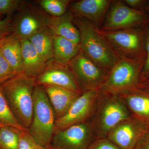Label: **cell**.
I'll list each match as a JSON object with an SVG mask.
<instances>
[{"mask_svg":"<svg viewBox=\"0 0 149 149\" xmlns=\"http://www.w3.org/2000/svg\"><path fill=\"white\" fill-rule=\"evenodd\" d=\"M72 21L80 33V50L98 66L109 72L121 56L91 22L74 16Z\"/></svg>","mask_w":149,"mask_h":149,"instance_id":"6da1fadb","label":"cell"},{"mask_svg":"<svg viewBox=\"0 0 149 149\" xmlns=\"http://www.w3.org/2000/svg\"><path fill=\"white\" fill-rule=\"evenodd\" d=\"M0 85L15 117L28 130L33 115V94L37 85L36 77L20 73Z\"/></svg>","mask_w":149,"mask_h":149,"instance_id":"7a4b0ae2","label":"cell"},{"mask_svg":"<svg viewBox=\"0 0 149 149\" xmlns=\"http://www.w3.org/2000/svg\"><path fill=\"white\" fill-rule=\"evenodd\" d=\"M131 116L119 96L100 90L95 110L91 121L95 139L106 138L113 127Z\"/></svg>","mask_w":149,"mask_h":149,"instance_id":"3957f363","label":"cell"},{"mask_svg":"<svg viewBox=\"0 0 149 149\" xmlns=\"http://www.w3.org/2000/svg\"><path fill=\"white\" fill-rule=\"evenodd\" d=\"M33 101V115L28 131L37 143L46 149H49L56 119L52 107L41 85L35 87Z\"/></svg>","mask_w":149,"mask_h":149,"instance_id":"277c9868","label":"cell"},{"mask_svg":"<svg viewBox=\"0 0 149 149\" xmlns=\"http://www.w3.org/2000/svg\"><path fill=\"white\" fill-rule=\"evenodd\" d=\"M144 61L121 56L109 72L102 91L119 95L141 88Z\"/></svg>","mask_w":149,"mask_h":149,"instance_id":"5b68a950","label":"cell"},{"mask_svg":"<svg viewBox=\"0 0 149 149\" xmlns=\"http://www.w3.org/2000/svg\"><path fill=\"white\" fill-rule=\"evenodd\" d=\"M146 25L111 31L99 29V31L121 56L145 62L146 57Z\"/></svg>","mask_w":149,"mask_h":149,"instance_id":"8992f818","label":"cell"},{"mask_svg":"<svg viewBox=\"0 0 149 149\" xmlns=\"http://www.w3.org/2000/svg\"><path fill=\"white\" fill-rule=\"evenodd\" d=\"M68 67L83 93L101 90L109 72L97 65L80 50Z\"/></svg>","mask_w":149,"mask_h":149,"instance_id":"52a82bcc","label":"cell"},{"mask_svg":"<svg viewBox=\"0 0 149 149\" xmlns=\"http://www.w3.org/2000/svg\"><path fill=\"white\" fill-rule=\"evenodd\" d=\"M149 22V16L143 10L129 7L123 1H111L100 29L111 31L143 27Z\"/></svg>","mask_w":149,"mask_h":149,"instance_id":"ba28073f","label":"cell"},{"mask_svg":"<svg viewBox=\"0 0 149 149\" xmlns=\"http://www.w3.org/2000/svg\"><path fill=\"white\" fill-rule=\"evenodd\" d=\"M100 91L83 92L66 113L56 120L54 133L72 125L89 121L95 110Z\"/></svg>","mask_w":149,"mask_h":149,"instance_id":"9c48e42d","label":"cell"},{"mask_svg":"<svg viewBox=\"0 0 149 149\" xmlns=\"http://www.w3.org/2000/svg\"><path fill=\"white\" fill-rule=\"evenodd\" d=\"M94 139L93 127L89 120L55 132L49 148L88 149Z\"/></svg>","mask_w":149,"mask_h":149,"instance_id":"30bf717a","label":"cell"},{"mask_svg":"<svg viewBox=\"0 0 149 149\" xmlns=\"http://www.w3.org/2000/svg\"><path fill=\"white\" fill-rule=\"evenodd\" d=\"M149 128L146 123L131 115L113 127L106 138L121 149H134Z\"/></svg>","mask_w":149,"mask_h":149,"instance_id":"8fae6325","label":"cell"},{"mask_svg":"<svg viewBox=\"0 0 149 149\" xmlns=\"http://www.w3.org/2000/svg\"><path fill=\"white\" fill-rule=\"evenodd\" d=\"M37 85H51L83 93L68 66L56 64L52 61L46 69L36 77Z\"/></svg>","mask_w":149,"mask_h":149,"instance_id":"7c38bea8","label":"cell"},{"mask_svg":"<svg viewBox=\"0 0 149 149\" xmlns=\"http://www.w3.org/2000/svg\"><path fill=\"white\" fill-rule=\"evenodd\" d=\"M111 1L81 0L71 2L68 10L74 17L88 19L100 29Z\"/></svg>","mask_w":149,"mask_h":149,"instance_id":"4fadbf2b","label":"cell"},{"mask_svg":"<svg viewBox=\"0 0 149 149\" xmlns=\"http://www.w3.org/2000/svg\"><path fill=\"white\" fill-rule=\"evenodd\" d=\"M118 96L131 115L149 126V91L140 88Z\"/></svg>","mask_w":149,"mask_h":149,"instance_id":"5bb4252c","label":"cell"},{"mask_svg":"<svg viewBox=\"0 0 149 149\" xmlns=\"http://www.w3.org/2000/svg\"><path fill=\"white\" fill-rule=\"evenodd\" d=\"M48 17L32 11L22 14L13 22V32L20 39H28L47 28Z\"/></svg>","mask_w":149,"mask_h":149,"instance_id":"9a60e30c","label":"cell"},{"mask_svg":"<svg viewBox=\"0 0 149 149\" xmlns=\"http://www.w3.org/2000/svg\"><path fill=\"white\" fill-rule=\"evenodd\" d=\"M52 107L56 120L64 115L82 93L51 85L42 86Z\"/></svg>","mask_w":149,"mask_h":149,"instance_id":"2e32d148","label":"cell"},{"mask_svg":"<svg viewBox=\"0 0 149 149\" xmlns=\"http://www.w3.org/2000/svg\"><path fill=\"white\" fill-rule=\"evenodd\" d=\"M73 16L68 10L60 17H48L47 27L54 36L63 37L79 45V30L73 23Z\"/></svg>","mask_w":149,"mask_h":149,"instance_id":"e0dca14e","label":"cell"},{"mask_svg":"<svg viewBox=\"0 0 149 149\" xmlns=\"http://www.w3.org/2000/svg\"><path fill=\"white\" fill-rule=\"evenodd\" d=\"M0 51L17 74L23 73L21 41L14 33L13 32L2 40Z\"/></svg>","mask_w":149,"mask_h":149,"instance_id":"ac0fdd59","label":"cell"},{"mask_svg":"<svg viewBox=\"0 0 149 149\" xmlns=\"http://www.w3.org/2000/svg\"><path fill=\"white\" fill-rule=\"evenodd\" d=\"M23 73L37 77L46 69L48 63L40 56L28 39L21 40Z\"/></svg>","mask_w":149,"mask_h":149,"instance_id":"d6986e66","label":"cell"},{"mask_svg":"<svg viewBox=\"0 0 149 149\" xmlns=\"http://www.w3.org/2000/svg\"><path fill=\"white\" fill-rule=\"evenodd\" d=\"M54 56L56 64L68 66L70 61L80 51L79 45L59 36H54Z\"/></svg>","mask_w":149,"mask_h":149,"instance_id":"ffe728a7","label":"cell"},{"mask_svg":"<svg viewBox=\"0 0 149 149\" xmlns=\"http://www.w3.org/2000/svg\"><path fill=\"white\" fill-rule=\"evenodd\" d=\"M54 37L47 27L28 39L41 58L47 63L53 59Z\"/></svg>","mask_w":149,"mask_h":149,"instance_id":"44dd1931","label":"cell"},{"mask_svg":"<svg viewBox=\"0 0 149 149\" xmlns=\"http://www.w3.org/2000/svg\"><path fill=\"white\" fill-rule=\"evenodd\" d=\"M21 131L13 126H2L0 129V149H18Z\"/></svg>","mask_w":149,"mask_h":149,"instance_id":"7402d4cb","label":"cell"},{"mask_svg":"<svg viewBox=\"0 0 149 149\" xmlns=\"http://www.w3.org/2000/svg\"><path fill=\"white\" fill-rule=\"evenodd\" d=\"M0 123L3 125L13 126L23 131H28L19 123L10 108L0 85Z\"/></svg>","mask_w":149,"mask_h":149,"instance_id":"603a6c76","label":"cell"},{"mask_svg":"<svg viewBox=\"0 0 149 149\" xmlns=\"http://www.w3.org/2000/svg\"><path fill=\"white\" fill-rule=\"evenodd\" d=\"M72 1L69 0H42L40 4L43 9L51 16L57 17L66 13Z\"/></svg>","mask_w":149,"mask_h":149,"instance_id":"cb8c5ba5","label":"cell"},{"mask_svg":"<svg viewBox=\"0 0 149 149\" xmlns=\"http://www.w3.org/2000/svg\"><path fill=\"white\" fill-rule=\"evenodd\" d=\"M18 149H46L42 146L28 131H21L19 138Z\"/></svg>","mask_w":149,"mask_h":149,"instance_id":"d4e9b609","label":"cell"},{"mask_svg":"<svg viewBox=\"0 0 149 149\" xmlns=\"http://www.w3.org/2000/svg\"><path fill=\"white\" fill-rule=\"evenodd\" d=\"M0 51V85L17 74Z\"/></svg>","mask_w":149,"mask_h":149,"instance_id":"484cf974","label":"cell"},{"mask_svg":"<svg viewBox=\"0 0 149 149\" xmlns=\"http://www.w3.org/2000/svg\"><path fill=\"white\" fill-rule=\"evenodd\" d=\"M21 3L19 0H0V16H10L19 8Z\"/></svg>","mask_w":149,"mask_h":149,"instance_id":"4316f807","label":"cell"},{"mask_svg":"<svg viewBox=\"0 0 149 149\" xmlns=\"http://www.w3.org/2000/svg\"><path fill=\"white\" fill-rule=\"evenodd\" d=\"M88 149H121L107 138L94 139Z\"/></svg>","mask_w":149,"mask_h":149,"instance_id":"83f0119b","label":"cell"},{"mask_svg":"<svg viewBox=\"0 0 149 149\" xmlns=\"http://www.w3.org/2000/svg\"><path fill=\"white\" fill-rule=\"evenodd\" d=\"M146 57L144 62L141 74V82L149 79V22L146 26Z\"/></svg>","mask_w":149,"mask_h":149,"instance_id":"f1b7e54d","label":"cell"},{"mask_svg":"<svg viewBox=\"0 0 149 149\" xmlns=\"http://www.w3.org/2000/svg\"><path fill=\"white\" fill-rule=\"evenodd\" d=\"M13 32V21L10 16L0 20V40Z\"/></svg>","mask_w":149,"mask_h":149,"instance_id":"f546056e","label":"cell"},{"mask_svg":"<svg viewBox=\"0 0 149 149\" xmlns=\"http://www.w3.org/2000/svg\"><path fill=\"white\" fill-rule=\"evenodd\" d=\"M123 1L126 5L131 8L143 11L148 0H124Z\"/></svg>","mask_w":149,"mask_h":149,"instance_id":"4dcf8cb0","label":"cell"},{"mask_svg":"<svg viewBox=\"0 0 149 149\" xmlns=\"http://www.w3.org/2000/svg\"><path fill=\"white\" fill-rule=\"evenodd\" d=\"M134 149H149V128L139 139Z\"/></svg>","mask_w":149,"mask_h":149,"instance_id":"1f68e13d","label":"cell"},{"mask_svg":"<svg viewBox=\"0 0 149 149\" xmlns=\"http://www.w3.org/2000/svg\"><path fill=\"white\" fill-rule=\"evenodd\" d=\"M141 88H144L149 91V79L144 80L141 82Z\"/></svg>","mask_w":149,"mask_h":149,"instance_id":"d6a6232c","label":"cell"},{"mask_svg":"<svg viewBox=\"0 0 149 149\" xmlns=\"http://www.w3.org/2000/svg\"><path fill=\"white\" fill-rule=\"evenodd\" d=\"M143 11L145 12V13L148 15L149 16V0H148L146 5V7L144 8Z\"/></svg>","mask_w":149,"mask_h":149,"instance_id":"836d02e7","label":"cell"},{"mask_svg":"<svg viewBox=\"0 0 149 149\" xmlns=\"http://www.w3.org/2000/svg\"><path fill=\"white\" fill-rule=\"evenodd\" d=\"M3 126L2 124L0 123V129H1V128L2 126Z\"/></svg>","mask_w":149,"mask_h":149,"instance_id":"e575fe53","label":"cell"},{"mask_svg":"<svg viewBox=\"0 0 149 149\" xmlns=\"http://www.w3.org/2000/svg\"><path fill=\"white\" fill-rule=\"evenodd\" d=\"M1 16H0V20H1V19H1Z\"/></svg>","mask_w":149,"mask_h":149,"instance_id":"d590c367","label":"cell"},{"mask_svg":"<svg viewBox=\"0 0 149 149\" xmlns=\"http://www.w3.org/2000/svg\"><path fill=\"white\" fill-rule=\"evenodd\" d=\"M3 40V39H2ZM2 40H0V43H1V41Z\"/></svg>","mask_w":149,"mask_h":149,"instance_id":"8d00e7d4","label":"cell"},{"mask_svg":"<svg viewBox=\"0 0 149 149\" xmlns=\"http://www.w3.org/2000/svg\"><path fill=\"white\" fill-rule=\"evenodd\" d=\"M52 149L49 148V149Z\"/></svg>","mask_w":149,"mask_h":149,"instance_id":"74e56055","label":"cell"}]
</instances>
